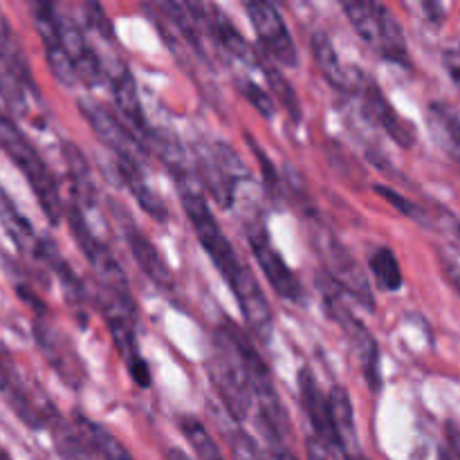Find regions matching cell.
<instances>
[{
	"instance_id": "cell-1",
	"label": "cell",
	"mask_w": 460,
	"mask_h": 460,
	"mask_svg": "<svg viewBox=\"0 0 460 460\" xmlns=\"http://www.w3.org/2000/svg\"><path fill=\"white\" fill-rule=\"evenodd\" d=\"M0 148L7 153L9 160L27 178L40 209H43L45 218L52 225L61 223L63 214H66V207H63L61 189H58L57 178L49 171V166L45 164L40 153L36 151L34 144L30 142V137L18 128L16 121L4 111H0Z\"/></svg>"
},
{
	"instance_id": "cell-2",
	"label": "cell",
	"mask_w": 460,
	"mask_h": 460,
	"mask_svg": "<svg viewBox=\"0 0 460 460\" xmlns=\"http://www.w3.org/2000/svg\"><path fill=\"white\" fill-rule=\"evenodd\" d=\"M214 355L209 362L211 385L218 391L225 409L234 420H245L252 404V389L247 368L236 341V323L223 322L216 332Z\"/></svg>"
},
{
	"instance_id": "cell-3",
	"label": "cell",
	"mask_w": 460,
	"mask_h": 460,
	"mask_svg": "<svg viewBox=\"0 0 460 460\" xmlns=\"http://www.w3.org/2000/svg\"><path fill=\"white\" fill-rule=\"evenodd\" d=\"M317 283L319 290H322L328 317L335 319L337 326L346 332V337H349L350 346H353L355 355H358L359 359V368H362L368 389H371L373 394H377L382 386L380 346H377V340L371 335V331L350 313L349 305L341 301V288L337 286V281L331 277V272L317 274Z\"/></svg>"
},
{
	"instance_id": "cell-4",
	"label": "cell",
	"mask_w": 460,
	"mask_h": 460,
	"mask_svg": "<svg viewBox=\"0 0 460 460\" xmlns=\"http://www.w3.org/2000/svg\"><path fill=\"white\" fill-rule=\"evenodd\" d=\"M180 198H182L184 214H187L198 241H200V245L205 247L209 259L214 261L220 277H223L225 281H227V286L232 288L234 283L243 277V272H245L247 268L236 256L232 243H229L227 236L223 234L218 220L214 218L209 205H207L202 193L196 189V184H191V187H180Z\"/></svg>"
},
{
	"instance_id": "cell-5",
	"label": "cell",
	"mask_w": 460,
	"mask_h": 460,
	"mask_svg": "<svg viewBox=\"0 0 460 460\" xmlns=\"http://www.w3.org/2000/svg\"><path fill=\"white\" fill-rule=\"evenodd\" d=\"M97 301L103 322H106L112 341H115V349L119 350L130 377L135 380V385L146 389V386H151V371H148V364L139 355L137 340H135V319H137L135 301H124L103 290L97 292Z\"/></svg>"
},
{
	"instance_id": "cell-6",
	"label": "cell",
	"mask_w": 460,
	"mask_h": 460,
	"mask_svg": "<svg viewBox=\"0 0 460 460\" xmlns=\"http://www.w3.org/2000/svg\"><path fill=\"white\" fill-rule=\"evenodd\" d=\"M67 225H70V232L75 236L76 245L84 252L85 261H88L94 277H97L99 290L108 292L112 296H119L124 301H133L124 270L117 263L115 256L111 254V250L90 232L88 220L84 218V211H81V207L76 202H72L70 209H67Z\"/></svg>"
},
{
	"instance_id": "cell-7",
	"label": "cell",
	"mask_w": 460,
	"mask_h": 460,
	"mask_svg": "<svg viewBox=\"0 0 460 460\" xmlns=\"http://www.w3.org/2000/svg\"><path fill=\"white\" fill-rule=\"evenodd\" d=\"M30 97L39 99L22 48L0 12V99L16 115L30 112Z\"/></svg>"
},
{
	"instance_id": "cell-8",
	"label": "cell",
	"mask_w": 460,
	"mask_h": 460,
	"mask_svg": "<svg viewBox=\"0 0 460 460\" xmlns=\"http://www.w3.org/2000/svg\"><path fill=\"white\" fill-rule=\"evenodd\" d=\"M0 395L12 407L18 420L25 422L30 429H43L57 416L54 404H49L48 400H36L27 382L22 380V373L13 362L12 353L3 344H0Z\"/></svg>"
},
{
	"instance_id": "cell-9",
	"label": "cell",
	"mask_w": 460,
	"mask_h": 460,
	"mask_svg": "<svg viewBox=\"0 0 460 460\" xmlns=\"http://www.w3.org/2000/svg\"><path fill=\"white\" fill-rule=\"evenodd\" d=\"M81 115L85 117V121L90 124V128L94 130L99 139L111 148L117 155V160L135 162L139 164V160L148 155V146L142 144V139L111 111L103 103L93 102V99H81L79 102Z\"/></svg>"
},
{
	"instance_id": "cell-10",
	"label": "cell",
	"mask_w": 460,
	"mask_h": 460,
	"mask_svg": "<svg viewBox=\"0 0 460 460\" xmlns=\"http://www.w3.org/2000/svg\"><path fill=\"white\" fill-rule=\"evenodd\" d=\"M34 340L43 353L45 362L61 377L63 385L70 386V389H81L85 376H88L84 362H81L79 353L70 344V340L48 317L34 319Z\"/></svg>"
},
{
	"instance_id": "cell-11",
	"label": "cell",
	"mask_w": 460,
	"mask_h": 460,
	"mask_svg": "<svg viewBox=\"0 0 460 460\" xmlns=\"http://www.w3.org/2000/svg\"><path fill=\"white\" fill-rule=\"evenodd\" d=\"M245 12L250 16L252 25H254L261 45H263V54H270V58L277 61L279 66L295 67L299 57H296L295 40L288 31L281 12L272 3H263V0L247 3Z\"/></svg>"
},
{
	"instance_id": "cell-12",
	"label": "cell",
	"mask_w": 460,
	"mask_h": 460,
	"mask_svg": "<svg viewBox=\"0 0 460 460\" xmlns=\"http://www.w3.org/2000/svg\"><path fill=\"white\" fill-rule=\"evenodd\" d=\"M350 90L362 94L364 108H367L368 115L385 128V133L389 135L398 146H413V142H416V128H413V124H409V121L391 106L389 99H386L385 93L380 90V85H377L371 76L364 75L362 70H353Z\"/></svg>"
},
{
	"instance_id": "cell-13",
	"label": "cell",
	"mask_w": 460,
	"mask_h": 460,
	"mask_svg": "<svg viewBox=\"0 0 460 460\" xmlns=\"http://www.w3.org/2000/svg\"><path fill=\"white\" fill-rule=\"evenodd\" d=\"M34 25L40 36V43H43L45 58H48V66L52 70L54 79L61 85H66V88H72L79 79H76V70L70 61L66 43H63L58 12L48 3L34 4Z\"/></svg>"
},
{
	"instance_id": "cell-14",
	"label": "cell",
	"mask_w": 460,
	"mask_h": 460,
	"mask_svg": "<svg viewBox=\"0 0 460 460\" xmlns=\"http://www.w3.org/2000/svg\"><path fill=\"white\" fill-rule=\"evenodd\" d=\"M247 241H250L256 263L263 270L265 279H268V283L272 286V290L277 292L279 296H283V299H304V288H301L299 279H296V274L288 268L286 259L279 254L277 247L272 245L268 232H265L263 227L247 229Z\"/></svg>"
},
{
	"instance_id": "cell-15",
	"label": "cell",
	"mask_w": 460,
	"mask_h": 460,
	"mask_svg": "<svg viewBox=\"0 0 460 460\" xmlns=\"http://www.w3.org/2000/svg\"><path fill=\"white\" fill-rule=\"evenodd\" d=\"M112 209H115L121 232H124L126 243H128L130 247V254H133L135 263L139 265V270H142V272L146 274L157 288H162V290L166 292L173 290V274H171L169 265H166L164 256L160 254L155 243H153L151 238H148L146 234L133 223V218H130L126 211H121L119 205H112Z\"/></svg>"
},
{
	"instance_id": "cell-16",
	"label": "cell",
	"mask_w": 460,
	"mask_h": 460,
	"mask_svg": "<svg viewBox=\"0 0 460 460\" xmlns=\"http://www.w3.org/2000/svg\"><path fill=\"white\" fill-rule=\"evenodd\" d=\"M299 398L301 407H304L305 416H308L310 425H313L314 434H317L319 443L326 449L335 454H344L340 443V436L335 431V422H332L331 404H328V395L322 394L317 380H314L313 371L304 367L299 371Z\"/></svg>"
},
{
	"instance_id": "cell-17",
	"label": "cell",
	"mask_w": 460,
	"mask_h": 460,
	"mask_svg": "<svg viewBox=\"0 0 460 460\" xmlns=\"http://www.w3.org/2000/svg\"><path fill=\"white\" fill-rule=\"evenodd\" d=\"M191 9L193 13H196L198 21H202L209 27L214 39L225 48V52L232 54L238 61L247 63V66H250V63L252 66H259L261 54H254V49L247 43L245 36L238 31V27L234 25L218 7H214V4H191Z\"/></svg>"
},
{
	"instance_id": "cell-18",
	"label": "cell",
	"mask_w": 460,
	"mask_h": 460,
	"mask_svg": "<svg viewBox=\"0 0 460 460\" xmlns=\"http://www.w3.org/2000/svg\"><path fill=\"white\" fill-rule=\"evenodd\" d=\"M58 18H61L63 43H66L70 61L76 70V79L85 85H97L103 79V67L94 49L90 48L88 39H85V31L72 16L58 13Z\"/></svg>"
},
{
	"instance_id": "cell-19",
	"label": "cell",
	"mask_w": 460,
	"mask_h": 460,
	"mask_svg": "<svg viewBox=\"0 0 460 460\" xmlns=\"http://www.w3.org/2000/svg\"><path fill=\"white\" fill-rule=\"evenodd\" d=\"M112 84V99H115L117 111L124 117L126 126L133 130L137 137H151V128L146 126V117H144L142 102L137 94V84H135L133 75L124 63L117 66L115 72H111Z\"/></svg>"
},
{
	"instance_id": "cell-20",
	"label": "cell",
	"mask_w": 460,
	"mask_h": 460,
	"mask_svg": "<svg viewBox=\"0 0 460 460\" xmlns=\"http://www.w3.org/2000/svg\"><path fill=\"white\" fill-rule=\"evenodd\" d=\"M328 263H331V277L335 279L337 286L344 292H349L358 304H362L367 310H373V292L368 286L367 274L359 270V263H355L353 256L344 250L341 245L332 243L331 252H328Z\"/></svg>"
},
{
	"instance_id": "cell-21",
	"label": "cell",
	"mask_w": 460,
	"mask_h": 460,
	"mask_svg": "<svg viewBox=\"0 0 460 460\" xmlns=\"http://www.w3.org/2000/svg\"><path fill=\"white\" fill-rule=\"evenodd\" d=\"M72 429L79 436V440L84 443V447L99 460H135L130 456L128 449L106 429L99 422L90 420V418L76 413L75 422H72Z\"/></svg>"
},
{
	"instance_id": "cell-22",
	"label": "cell",
	"mask_w": 460,
	"mask_h": 460,
	"mask_svg": "<svg viewBox=\"0 0 460 460\" xmlns=\"http://www.w3.org/2000/svg\"><path fill=\"white\" fill-rule=\"evenodd\" d=\"M0 225H3L7 236L12 238V243L18 247L21 254L39 261V250L40 243H43V236H39V234L34 232L30 220L16 209V205H13L12 198L4 193L3 187H0Z\"/></svg>"
},
{
	"instance_id": "cell-23",
	"label": "cell",
	"mask_w": 460,
	"mask_h": 460,
	"mask_svg": "<svg viewBox=\"0 0 460 460\" xmlns=\"http://www.w3.org/2000/svg\"><path fill=\"white\" fill-rule=\"evenodd\" d=\"M341 9H344V13L349 16L350 25L358 31L359 39L377 52L389 9L380 3H346L341 4Z\"/></svg>"
},
{
	"instance_id": "cell-24",
	"label": "cell",
	"mask_w": 460,
	"mask_h": 460,
	"mask_svg": "<svg viewBox=\"0 0 460 460\" xmlns=\"http://www.w3.org/2000/svg\"><path fill=\"white\" fill-rule=\"evenodd\" d=\"M151 142L155 144L157 155L162 157V162L166 164V169L171 171V175L175 178L178 187H191L196 182V166L189 164V157L184 153L182 144L175 137L171 130H151Z\"/></svg>"
},
{
	"instance_id": "cell-25",
	"label": "cell",
	"mask_w": 460,
	"mask_h": 460,
	"mask_svg": "<svg viewBox=\"0 0 460 460\" xmlns=\"http://www.w3.org/2000/svg\"><path fill=\"white\" fill-rule=\"evenodd\" d=\"M117 169H119L121 180H124V184L128 187V191L135 196L137 205L142 207V209L146 211L151 218L160 220V223L169 220V209H166L164 200H162V198L157 196L151 187H148V182L144 180L142 166L135 164V162L117 160Z\"/></svg>"
},
{
	"instance_id": "cell-26",
	"label": "cell",
	"mask_w": 460,
	"mask_h": 460,
	"mask_svg": "<svg viewBox=\"0 0 460 460\" xmlns=\"http://www.w3.org/2000/svg\"><path fill=\"white\" fill-rule=\"evenodd\" d=\"M328 404H331L332 422H335V431L340 436L341 449H344V456L350 458L355 454H359V443H358V427H355V413L353 404H350V395L344 386H332L331 394H328Z\"/></svg>"
},
{
	"instance_id": "cell-27",
	"label": "cell",
	"mask_w": 460,
	"mask_h": 460,
	"mask_svg": "<svg viewBox=\"0 0 460 460\" xmlns=\"http://www.w3.org/2000/svg\"><path fill=\"white\" fill-rule=\"evenodd\" d=\"M427 121L438 146L460 166V119L447 103L434 102L427 111Z\"/></svg>"
},
{
	"instance_id": "cell-28",
	"label": "cell",
	"mask_w": 460,
	"mask_h": 460,
	"mask_svg": "<svg viewBox=\"0 0 460 460\" xmlns=\"http://www.w3.org/2000/svg\"><path fill=\"white\" fill-rule=\"evenodd\" d=\"M313 54L317 61L319 70H322L323 79L332 85V88L349 93L350 81H353V70H346L344 63L340 61V54L332 48L331 39L323 31H317L313 36Z\"/></svg>"
},
{
	"instance_id": "cell-29",
	"label": "cell",
	"mask_w": 460,
	"mask_h": 460,
	"mask_svg": "<svg viewBox=\"0 0 460 460\" xmlns=\"http://www.w3.org/2000/svg\"><path fill=\"white\" fill-rule=\"evenodd\" d=\"M196 175L200 178V182L205 184L207 191L214 196V200L218 202L223 209H229V207L234 205V178L229 175V171L216 160L214 153H211V157H198Z\"/></svg>"
},
{
	"instance_id": "cell-30",
	"label": "cell",
	"mask_w": 460,
	"mask_h": 460,
	"mask_svg": "<svg viewBox=\"0 0 460 460\" xmlns=\"http://www.w3.org/2000/svg\"><path fill=\"white\" fill-rule=\"evenodd\" d=\"M61 151H63V160H66V166H67V175H70V184H72V191H75L76 205H79V202H88V205H93L97 191H94V182L93 178H90V166L88 162H85V155L81 153V148L72 142L63 144Z\"/></svg>"
},
{
	"instance_id": "cell-31",
	"label": "cell",
	"mask_w": 460,
	"mask_h": 460,
	"mask_svg": "<svg viewBox=\"0 0 460 460\" xmlns=\"http://www.w3.org/2000/svg\"><path fill=\"white\" fill-rule=\"evenodd\" d=\"M368 268L371 274L376 277V283L385 292H395L402 288V270H400L398 256L389 247H377L368 256Z\"/></svg>"
},
{
	"instance_id": "cell-32",
	"label": "cell",
	"mask_w": 460,
	"mask_h": 460,
	"mask_svg": "<svg viewBox=\"0 0 460 460\" xmlns=\"http://www.w3.org/2000/svg\"><path fill=\"white\" fill-rule=\"evenodd\" d=\"M259 67L263 70L265 79H268V88L270 93L274 94V97L281 102V106L286 108L288 115L292 117L295 121L301 119V106H299V97H296L295 88H292L290 81L286 79V75H283L281 70H279L274 63L265 61L263 54H261V61H259Z\"/></svg>"
},
{
	"instance_id": "cell-33",
	"label": "cell",
	"mask_w": 460,
	"mask_h": 460,
	"mask_svg": "<svg viewBox=\"0 0 460 460\" xmlns=\"http://www.w3.org/2000/svg\"><path fill=\"white\" fill-rule=\"evenodd\" d=\"M180 429H182V436L189 440L193 452H196L198 460H225L218 445L214 443V438H211V434L207 431V427L202 425L198 418L182 416L180 418Z\"/></svg>"
},
{
	"instance_id": "cell-34",
	"label": "cell",
	"mask_w": 460,
	"mask_h": 460,
	"mask_svg": "<svg viewBox=\"0 0 460 460\" xmlns=\"http://www.w3.org/2000/svg\"><path fill=\"white\" fill-rule=\"evenodd\" d=\"M48 427L52 429L54 443H57V452L61 460H94L93 454L84 447L79 436L75 434L72 425H67L58 413L49 420Z\"/></svg>"
},
{
	"instance_id": "cell-35",
	"label": "cell",
	"mask_w": 460,
	"mask_h": 460,
	"mask_svg": "<svg viewBox=\"0 0 460 460\" xmlns=\"http://www.w3.org/2000/svg\"><path fill=\"white\" fill-rule=\"evenodd\" d=\"M376 191L380 193V196L385 198L391 207H394V209H398L400 214L407 216V218H413L416 223L425 225V227H429L431 225L429 214H427L420 205H416L411 198H404L402 193H398L395 189H391V187H385V184H376Z\"/></svg>"
},
{
	"instance_id": "cell-36",
	"label": "cell",
	"mask_w": 460,
	"mask_h": 460,
	"mask_svg": "<svg viewBox=\"0 0 460 460\" xmlns=\"http://www.w3.org/2000/svg\"><path fill=\"white\" fill-rule=\"evenodd\" d=\"M429 220H431V227L438 229V232L447 238L449 245H452L460 254V220L456 216H454L452 211L445 209V207L436 205L434 214H429Z\"/></svg>"
},
{
	"instance_id": "cell-37",
	"label": "cell",
	"mask_w": 460,
	"mask_h": 460,
	"mask_svg": "<svg viewBox=\"0 0 460 460\" xmlns=\"http://www.w3.org/2000/svg\"><path fill=\"white\" fill-rule=\"evenodd\" d=\"M238 88L241 94L252 103V106L259 111V115H263L265 119H272L274 117V102L268 94V90H263L261 85H256L254 81H238Z\"/></svg>"
},
{
	"instance_id": "cell-38",
	"label": "cell",
	"mask_w": 460,
	"mask_h": 460,
	"mask_svg": "<svg viewBox=\"0 0 460 460\" xmlns=\"http://www.w3.org/2000/svg\"><path fill=\"white\" fill-rule=\"evenodd\" d=\"M227 438H229V447H232L234 458L236 460H265L261 456L254 440H252L245 431H234V434H227Z\"/></svg>"
},
{
	"instance_id": "cell-39",
	"label": "cell",
	"mask_w": 460,
	"mask_h": 460,
	"mask_svg": "<svg viewBox=\"0 0 460 460\" xmlns=\"http://www.w3.org/2000/svg\"><path fill=\"white\" fill-rule=\"evenodd\" d=\"M85 21H88V27L97 30L103 39H112L115 36V30H112L111 21L108 16L103 13V9L99 4H85Z\"/></svg>"
},
{
	"instance_id": "cell-40",
	"label": "cell",
	"mask_w": 460,
	"mask_h": 460,
	"mask_svg": "<svg viewBox=\"0 0 460 460\" xmlns=\"http://www.w3.org/2000/svg\"><path fill=\"white\" fill-rule=\"evenodd\" d=\"M247 142L252 144V151H254V155L259 157V166H261V171H263L265 187H268L270 191H274V189H277V184H279V178H277V171H274L272 162H270V157H265V153L261 151L254 137H250V135H247Z\"/></svg>"
},
{
	"instance_id": "cell-41",
	"label": "cell",
	"mask_w": 460,
	"mask_h": 460,
	"mask_svg": "<svg viewBox=\"0 0 460 460\" xmlns=\"http://www.w3.org/2000/svg\"><path fill=\"white\" fill-rule=\"evenodd\" d=\"M443 268H445V274H447V279L452 281V286L456 288V292L460 295V268L456 263H452L449 259H443Z\"/></svg>"
},
{
	"instance_id": "cell-42",
	"label": "cell",
	"mask_w": 460,
	"mask_h": 460,
	"mask_svg": "<svg viewBox=\"0 0 460 460\" xmlns=\"http://www.w3.org/2000/svg\"><path fill=\"white\" fill-rule=\"evenodd\" d=\"M447 447L452 449L454 456L460 460V429L454 425H447Z\"/></svg>"
},
{
	"instance_id": "cell-43",
	"label": "cell",
	"mask_w": 460,
	"mask_h": 460,
	"mask_svg": "<svg viewBox=\"0 0 460 460\" xmlns=\"http://www.w3.org/2000/svg\"><path fill=\"white\" fill-rule=\"evenodd\" d=\"M308 460H326V447L319 440H308Z\"/></svg>"
},
{
	"instance_id": "cell-44",
	"label": "cell",
	"mask_w": 460,
	"mask_h": 460,
	"mask_svg": "<svg viewBox=\"0 0 460 460\" xmlns=\"http://www.w3.org/2000/svg\"><path fill=\"white\" fill-rule=\"evenodd\" d=\"M166 460H191V458H189L182 449H169V452H166Z\"/></svg>"
},
{
	"instance_id": "cell-45",
	"label": "cell",
	"mask_w": 460,
	"mask_h": 460,
	"mask_svg": "<svg viewBox=\"0 0 460 460\" xmlns=\"http://www.w3.org/2000/svg\"><path fill=\"white\" fill-rule=\"evenodd\" d=\"M274 456H277V460H296L290 452H286V449H277V452H274Z\"/></svg>"
},
{
	"instance_id": "cell-46",
	"label": "cell",
	"mask_w": 460,
	"mask_h": 460,
	"mask_svg": "<svg viewBox=\"0 0 460 460\" xmlns=\"http://www.w3.org/2000/svg\"><path fill=\"white\" fill-rule=\"evenodd\" d=\"M0 460H12V458H9V454H7V452H4V449H3V447H0Z\"/></svg>"
},
{
	"instance_id": "cell-47",
	"label": "cell",
	"mask_w": 460,
	"mask_h": 460,
	"mask_svg": "<svg viewBox=\"0 0 460 460\" xmlns=\"http://www.w3.org/2000/svg\"><path fill=\"white\" fill-rule=\"evenodd\" d=\"M349 460H368V458L362 456V454H355V456H350Z\"/></svg>"
}]
</instances>
